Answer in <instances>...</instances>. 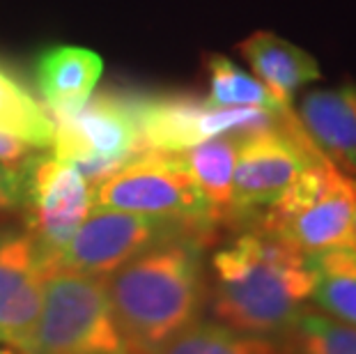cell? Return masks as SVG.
Wrapping results in <instances>:
<instances>
[{
  "mask_svg": "<svg viewBox=\"0 0 356 354\" xmlns=\"http://www.w3.org/2000/svg\"><path fill=\"white\" fill-rule=\"evenodd\" d=\"M49 152L72 163L97 189L106 177L143 154L134 95L108 88L92 92L74 115L53 122Z\"/></svg>",
  "mask_w": 356,
  "mask_h": 354,
  "instance_id": "6",
  "label": "cell"
},
{
  "mask_svg": "<svg viewBox=\"0 0 356 354\" xmlns=\"http://www.w3.org/2000/svg\"><path fill=\"white\" fill-rule=\"evenodd\" d=\"M207 295L221 325L278 341L292 334L310 301L308 260L285 239L253 225L211 255Z\"/></svg>",
  "mask_w": 356,
  "mask_h": 354,
  "instance_id": "1",
  "label": "cell"
},
{
  "mask_svg": "<svg viewBox=\"0 0 356 354\" xmlns=\"http://www.w3.org/2000/svg\"><path fill=\"white\" fill-rule=\"evenodd\" d=\"M0 354H17V352H14L12 348H5V345H3V348H0Z\"/></svg>",
  "mask_w": 356,
  "mask_h": 354,
  "instance_id": "23",
  "label": "cell"
},
{
  "mask_svg": "<svg viewBox=\"0 0 356 354\" xmlns=\"http://www.w3.org/2000/svg\"><path fill=\"white\" fill-rule=\"evenodd\" d=\"M51 269L30 232L0 228V343L28 354Z\"/></svg>",
  "mask_w": 356,
  "mask_h": 354,
  "instance_id": "11",
  "label": "cell"
},
{
  "mask_svg": "<svg viewBox=\"0 0 356 354\" xmlns=\"http://www.w3.org/2000/svg\"><path fill=\"white\" fill-rule=\"evenodd\" d=\"M95 207V189L88 179L49 150H40L21 166V209L26 230L47 260L49 269L72 242Z\"/></svg>",
  "mask_w": 356,
  "mask_h": 354,
  "instance_id": "9",
  "label": "cell"
},
{
  "mask_svg": "<svg viewBox=\"0 0 356 354\" xmlns=\"http://www.w3.org/2000/svg\"><path fill=\"white\" fill-rule=\"evenodd\" d=\"M306 260L310 301L327 318L356 327V248H331Z\"/></svg>",
  "mask_w": 356,
  "mask_h": 354,
  "instance_id": "16",
  "label": "cell"
},
{
  "mask_svg": "<svg viewBox=\"0 0 356 354\" xmlns=\"http://www.w3.org/2000/svg\"><path fill=\"white\" fill-rule=\"evenodd\" d=\"M21 166L0 163V214L21 207Z\"/></svg>",
  "mask_w": 356,
  "mask_h": 354,
  "instance_id": "21",
  "label": "cell"
},
{
  "mask_svg": "<svg viewBox=\"0 0 356 354\" xmlns=\"http://www.w3.org/2000/svg\"><path fill=\"white\" fill-rule=\"evenodd\" d=\"M28 354H129L102 276L53 269Z\"/></svg>",
  "mask_w": 356,
  "mask_h": 354,
  "instance_id": "4",
  "label": "cell"
},
{
  "mask_svg": "<svg viewBox=\"0 0 356 354\" xmlns=\"http://www.w3.org/2000/svg\"><path fill=\"white\" fill-rule=\"evenodd\" d=\"M35 152H40V150L33 147L26 140H21L19 136H12V134L0 129V163L21 166V163H26Z\"/></svg>",
  "mask_w": 356,
  "mask_h": 354,
  "instance_id": "22",
  "label": "cell"
},
{
  "mask_svg": "<svg viewBox=\"0 0 356 354\" xmlns=\"http://www.w3.org/2000/svg\"><path fill=\"white\" fill-rule=\"evenodd\" d=\"M95 202V207L184 225L204 239L214 237L218 228L181 154H138L97 186Z\"/></svg>",
  "mask_w": 356,
  "mask_h": 354,
  "instance_id": "5",
  "label": "cell"
},
{
  "mask_svg": "<svg viewBox=\"0 0 356 354\" xmlns=\"http://www.w3.org/2000/svg\"><path fill=\"white\" fill-rule=\"evenodd\" d=\"M181 237L198 239L204 244L209 242L177 223L120 212V209L92 207L72 242L53 262V269H70V272L106 278L147 248Z\"/></svg>",
  "mask_w": 356,
  "mask_h": 354,
  "instance_id": "10",
  "label": "cell"
},
{
  "mask_svg": "<svg viewBox=\"0 0 356 354\" xmlns=\"http://www.w3.org/2000/svg\"><path fill=\"white\" fill-rule=\"evenodd\" d=\"M294 115L317 152L356 179V83L313 90Z\"/></svg>",
  "mask_w": 356,
  "mask_h": 354,
  "instance_id": "12",
  "label": "cell"
},
{
  "mask_svg": "<svg viewBox=\"0 0 356 354\" xmlns=\"http://www.w3.org/2000/svg\"><path fill=\"white\" fill-rule=\"evenodd\" d=\"M129 354H147V352H140V350H129Z\"/></svg>",
  "mask_w": 356,
  "mask_h": 354,
  "instance_id": "24",
  "label": "cell"
},
{
  "mask_svg": "<svg viewBox=\"0 0 356 354\" xmlns=\"http://www.w3.org/2000/svg\"><path fill=\"white\" fill-rule=\"evenodd\" d=\"M239 51L255 77L271 90L280 104L290 108L294 95L320 79V65L315 63V58L274 33H253L239 44Z\"/></svg>",
  "mask_w": 356,
  "mask_h": 354,
  "instance_id": "14",
  "label": "cell"
},
{
  "mask_svg": "<svg viewBox=\"0 0 356 354\" xmlns=\"http://www.w3.org/2000/svg\"><path fill=\"white\" fill-rule=\"evenodd\" d=\"M152 354H294L292 348L271 338L241 334L221 322L198 320L181 329Z\"/></svg>",
  "mask_w": 356,
  "mask_h": 354,
  "instance_id": "17",
  "label": "cell"
},
{
  "mask_svg": "<svg viewBox=\"0 0 356 354\" xmlns=\"http://www.w3.org/2000/svg\"><path fill=\"white\" fill-rule=\"evenodd\" d=\"M104 63L95 51L51 47L35 60V83L51 122L74 115L88 104L102 79Z\"/></svg>",
  "mask_w": 356,
  "mask_h": 354,
  "instance_id": "13",
  "label": "cell"
},
{
  "mask_svg": "<svg viewBox=\"0 0 356 354\" xmlns=\"http://www.w3.org/2000/svg\"><path fill=\"white\" fill-rule=\"evenodd\" d=\"M207 79H209L207 102L214 104V106L267 108V111L290 108L285 104H280L260 79L244 72L225 56L207 58Z\"/></svg>",
  "mask_w": 356,
  "mask_h": 354,
  "instance_id": "18",
  "label": "cell"
},
{
  "mask_svg": "<svg viewBox=\"0 0 356 354\" xmlns=\"http://www.w3.org/2000/svg\"><path fill=\"white\" fill-rule=\"evenodd\" d=\"M290 336L294 354H356V327H347L322 313L304 311Z\"/></svg>",
  "mask_w": 356,
  "mask_h": 354,
  "instance_id": "20",
  "label": "cell"
},
{
  "mask_svg": "<svg viewBox=\"0 0 356 354\" xmlns=\"http://www.w3.org/2000/svg\"><path fill=\"white\" fill-rule=\"evenodd\" d=\"M202 248L198 239H168L106 276L113 318L129 350L152 354L198 322L207 299Z\"/></svg>",
  "mask_w": 356,
  "mask_h": 354,
  "instance_id": "2",
  "label": "cell"
},
{
  "mask_svg": "<svg viewBox=\"0 0 356 354\" xmlns=\"http://www.w3.org/2000/svg\"><path fill=\"white\" fill-rule=\"evenodd\" d=\"M0 129L19 136L37 150H49L53 140V122L44 106L3 70H0Z\"/></svg>",
  "mask_w": 356,
  "mask_h": 354,
  "instance_id": "19",
  "label": "cell"
},
{
  "mask_svg": "<svg viewBox=\"0 0 356 354\" xmlns=\"http://www.w3.org/2000/svg\"><path fill=\"white\" fill-rule=\"evenodd\" d=\"M354 228H356V212H354Z\"/></svg>",
  "mask_w": 356,
  "mask_h": 354,
  "instance_id": "25",
  "label": "cell"
},
{
  "mask_svg": "<svg viewBox=\"0 0 356 354\" xmlns=\"http://www.w3.org/2000/svg\"><path fill=\"white\" fill-rule=\"evenodd\" d=\"M354 212L356 179L317 156L255 225L304 255H315L331 248H356Z\"/></svg>",
  "mask_w": 356,
  "mask_h": 354,
  "instance_id": "3",
  "label": "cell"
},
{
  "mask_svg": "<svg viewBox=\"0 0 356 354\" xmlns=\"http://www.w3.org/2000/svg\"><path fill=\"white\" fill-rule=\"evenodd\" d=\"M317 156L322 154L301 129L294 111L269 129L239 136L230 225H255Z\"/></svg>",
  "mask_w": 356,
  "mask_h": 354,
  "instance_id": "7",
  "label": "cell"
},
{
  "mask_svg": "<svg viewBox=\"0 0 356 354\" xmlns=\"http://www.w3.org/2000/svg\"><path fill=\"white\" fill-rule=\"evenodd\" d=\"M143 152L179 154L202 140L225 134L269 129L292 113L267 108L214 106L191 95H134Z\"/></svg>",
  "mask_w": 356,
  "mask_h": 354,
  "instance_id": "8",
  "label": "cell"
},
{
  "mask_svg": "<svg viewBox=\"0 0 356 354\" xmlns=\"http://www.w3.org/2000/svg\"><path fill=\"white\" fill-rule=\"evenodd\" d=\"M239 136H244V134L214 136L188 147L186 152H179L218 225L230 223L232 177L234 163H237Z\"/></svg>",
  "mask_w": 356,
  "mask_h": 354,
  "instance_id": "15",
  "label": "cell"
}]
</instances>
